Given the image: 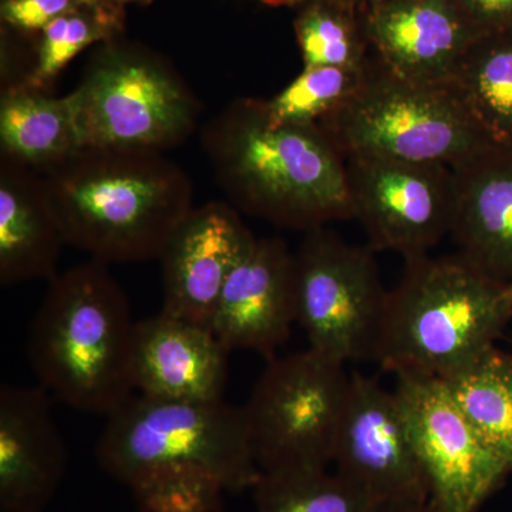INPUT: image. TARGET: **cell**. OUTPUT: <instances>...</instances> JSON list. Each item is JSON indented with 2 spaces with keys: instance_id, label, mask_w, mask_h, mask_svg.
<instances>
[{
  "instance_id": "obj_1",
  "label": "cell",
  "mask_w": 512,
  "mask_h": 512,
  "mask_svg": "<svg viewBox=\"0 0 512 512\" xmlns=\"http://www.w3.org/2000/svg\"><path fill=\"white\" fill-rule=\"evenodd\" d=\"M202 144L239 211L305 232L355 218L346 157L316 124L278 123L247 97L208 123Z\"/></svg>"
},
{
  "instance_id": "obj_6",
  "label": "cell",
  "mask_w": 512,
  "mask_h": 512,
  "mask_svg": "<svg viewBox=\"0 0 512 512\" xmlns=\"http://www.w3.org/2000/svg\"><path fill=\"white\" fill-rule=\"evenodd\" d=\"M100 467L127 484L138 471L191 464L215 474L228 493L258 483L242 407L225 402H181L133 394L107 416L96 446Z\"/></svg>"
},
{
  "instance_id": "obj_22",
  "label": "cell",
  "mask_w": 512,
  "mask_h": 512,
  "mask_svg": "<svg viewBox=\"0 0 512 512\" xmlns=\"http://www.w3.org/2000/svg\"><path fill=\"white\" fill-rule=\"evenodd\" d=\"M481 439L512 461V360L495 346L444 380Z\"/></svg>"
},
{
  "instance_id": "obj_17",
  "label": "cell",
  "mask_w": 512,
  "mask_h": 512,
  "mask_svg": "<svg viewBox=\"0 0 512 512\" xmlns=\"http://www.w3.org/2000/svg\"><path fill=\"white\" fill-rule=\"evenodd\" d=\"M229 353L208 326L158 312L136 325L134 389L181 402L224 400Z\"/></svg>"
},
{
  "instance_id": "obj_13",
  "label": "cell",
  "mask_w": 512,
  "mask_h": 512,
  "mask_svg": "<svg viewBox=\"0 0 512 512\" xmlns=\"http://www.w3.org/2000/svg\"><path fill=\"white\" fill-rule=\"evenodd\" d=\"M256 237L225 202L192 208L160 255L164 302L161 311L211 328L228 276Z\"/></svg>"
},
{
  "instance_id": "obj_5",
  "label": "cell",
  "mask_w": 512,
  "mask_h": 512,
  "mask_svg": "<svg viewBox=\"0 0 512 512\" xmlns=\"http://www.w3.org/2000/svg\"><path fill=\"white\" fill-rule=\"evenodd\" d=\"M343 156H376L456 168L494 148L450 84L409 82L369 62L352 99L318 124Z\"/></svg>"
},
{
  "instance_id": "obj_24",
  "label": "cell",
  "mask_w": 512,
  "mask_h": 512,
  "mask_svg": "<svg viewBox=\"0 0 512 512\" xmlns=\"http://www.w3.org/2000/svg\"><path fill=\"white\" fill-rule=\"evenodd\" d=\"M138 512H224L228 493L220 478L191 464L138 471L127 483Z\"/></svg>"
},
{
  "instance_id": "obj_4",
  "label": "cell",
  "mask_w": 512,
  "mask_h": 512,
  "mask_svg": "<svg viewBox=\"0 0 512 512\" xmlns=\"http://www.w3.org/2000/svg\"><path fill=\"white\" fill-rule=\"evenodd\" d=\"M512 319V285L461 254L406 259L387 293L373 359L387 372L448 380L493 348Z\"/></svg>"
},
{
  "instance_id": "obj_7",
  "label": "cell",
  "mask_w": 512,
  "mask_h": 512,
  "mask_svg": "<svg viewBox=\"0 0 512 512\" xmlns=\"http://www.w3.org/2000/svg\"><path fill=\"white\" fill-rule=\"evenodd\" d=\"M83 148L170 150L197 128L200 103L167 64L109 47L72 92Z\"/></svg>"
},
{
  "instance_id": "obj_14",
  "label": "cell",
  "mask_w": 512,
  "mask_h": 512,
  "mask_svg": "<svg viewBox=\"0 0 512 512\" xmlns=\"http://www.w3.org/2000/svg\"><path fill=\"white\" fill-rule=\"evenodd\" d=\"M296 313L295 254L281 238H256L222 289L211 330L232 350L275 357Z\"/></svg>"
},
{
  "instance_id": "obj_19",
  "label": "cell",
  "mask_w": 512,
  "mask_h": 512,
  "mask_svg": "<svg viewBox=\"0 0 512 512\" xmlns=\"http://www.w3.org/2000/svg\"><path fill=\"white\" fill-rule=\"evenodd\" d=\"M66 244L42 174L0 158V285L3 288L57 275Z\"/></svg>"
},
{
  "instance_id": "obj_31",
  "label": "cell",
  "mask_w": 512,
  "mask_h": 512,
  "mask_svg": "<svg viewBox=\"0 0 512 512\" xmlns=\"http://www.w3.org/2000/svg\"><path fill=\"white\" fill-rule=\"evenodd\" d=\"M266 5L271 6H295L301 3L311 2V0H264Z\"/></svg>"
},
{
  "instance_id": "obj_28",
  "label": "cell",
  "mask_w": 512,
  "mask_h": 512,
  "mask_svg": "<svg viewBox=\"0 0 512 512\" xmlns=\"http://www.w3.org/2000/svg\"><path fill=\"white\" fill-rule=\"evenodd\" d=\"M79 6L83 5L77 0H5L2 16L15 28L45 30L53 20L76 12Z\"/></svg>"
},
{
  "instance_id": "obj_21",
  "label": "cell",
  "mask_w": 512,
  "mask_h": 512,
  "mask_svg": "<svg viewBox=\"0 0 512 512\" xmlns=\"http://www.w3.org/2000/svg\"><path fill=\"white\" fill-rule=\"evenodd\" d=\"M448 84L494 147H512V32L478 37Z\"/></svg>"
},
{
  "instance_id": "obj_12",
  "label": "cell",
  "mask_w": 512,
  "mask_h": 512,
  "mask_svg": "<svg viewBox=\"0 0 512 512\" xmlns=\"http://www.w3.org/2000/svg\"><path fill=\"white\" fill-rule=\"evenodd\" d=\"M333 464L376 504L430 501L399 399L373 377L350 375Z\"/></svg>"
},
{
  "instance_id": "obj_20",
  "label": "cell",
  "mask_w": 512,
  "mask_h": 512,
  "mask_svg": "<svg viewBox=\"0 0 512 512\" xmlns=\"http://www.w3.org/2000/svg\"><path fill=\"white\" fill-rule=\"evenodd\" d=\"M2 156L46 174L82 150L72 93L47 96L15 87L0 101Z\"/></svg>"
},
{
  "instance_id": "obj_9",
  "label": "cell",
  "mask_w": 512,
  "mask_h": 512,
  "mask_svg": "<svg viewBox=\"0 0 512 512\" xmlns=\"http://www.w3.org/2000/svg\"><path fill=\"white\" fill-rule=\"evenodd\" d=\"M296 313L309 348L340 363L373 359L386 306L375 251L325 227L306 232L295 254Z\"/></svg>"
},
{
  "instance_id": "obj_23",
  "label": "cell",
  "mask_w": 512,
  "mask_h": 512,
  "mask_svg": "<svg viewBox=\"0 0 512 512\" xmlns=\"http://www.w3.org/2000/svg\"><path fill=\"white\" fill-rule=\"evenodd\" d=\"M252 493L255 512H372L377 505L328 468L262 473Z\"/></svg>"
},
{
  "instance_id": "obj_10",
  "label": "cell",
  "mask_w": 512,
  "mask_h": 512,
  "mask_svg": "<svg viewBox=\"0 0 512 512\" xmlns=\"http://www.w3.org/2000/svg\"><path fill=\"white\" fill-rule=\"evenodd\" d=\"M394 393L439 512H477L512 471L436 377L399 373Z\"/></svg>"
},
{
  "instance_id": "obj_29",
  "label": "cell",
  "mask_w": 512,
  "mask_h": 512,
  "mask_svg": "<svg viewBox=\"0 0 512 512\" xmlns=\"http://www.w3.org/2000/svg\"><path fill=\"white\" fill-rule=\"evenodd\" d=\"M460 6L483 35L512 32V0H460Z\"/></svg>"
},
{
  "instance_id": "obj_15",
  "label": "cell",
  "mask_w": 512,
  "mask_h": 512,
  "mask_svg": "<svg viewBox=\"0 0 512 512\" xmlns=\"http://www.w3.org/2000/svg\"><path fill=\"white\" fill-rule=\"evenodd\" d=\"M69 466L45 387H0V512H43Z\"/></svg>"
},
{
  "instance_id": "obj_2",
  "label": "cell",
  "mask_w": 512,
  "mask_h": 512,
  "mask_svg": "<svg viewBox=\"0 0 512 512\" xmlns=\"http://www.w3.org/2000/svg\"><path fill=\"white\" fill-rule=\"evenodd\" d=\"M43 178L66 244L106 265L160 258L194 208L190 177L160 151L82 148Z\"/></svg>"
},
{
  "instance_id": "obj_27",
  "label": "cell",
  "mask_w": 512,
  "mask_h": 512,
  "mask_svg": "<svg viewBox=\"0 0 512 512\" xmlns=\"http://www.w3.org/2000/svg\"><path fill=\"white\" fill-rule=\"evenodd\" d=\"M303 63L356 69L366 66L355 26L338 10L313 5L296 23Z\"/></svg>"
},
{
  "instance_id": "obj_30",
  "label": "cell",
  "mask_w": 512,
  "mask_h": 512,
  "mask_svg": "<svg viewBox=\"0 0 512 512\" xmlns=\"http://www.w3.org/2000/svg\"><path fill=\"white\" fill-rule=\"evenodd\" d=\"M372 512H439L430 501L427 503H384L377 504Z\"/></svg>"
},
{
  "instance_id": "obj_18",
  "label": "cell",
  "mask_w": 512,
  "mask_h": 512,
  "mask_svg": "<svg viewBox=\"0 0 512 512\" xmlns=\"http://www.w3.org/2000/svg\"><path fill=\"white\" fill-rule=\"evenodd\" d=\"M453 171L458 254L512 285V147L491 148Z\"/></svg>"
},
{
  "instance_id": "obj_16",
  "label": "cell",
  "mask_w": 512,
  "mask_h": 512,
  "mask_svg": "<svg viewBox=\"0 0 512 512\" xmlns=\"http://www.w3.org/2000/svg\"><path fill=\"white\" fill-rule=\"evenodd\" d=\"M367 33L380 63L402 79L443 86L483 36L454 0H389L373 9Z\"/></svg>"
},
{
  "instance_id": "obj_3",
  "label": "cell",
  "mask_w": 512,
  "mask_h": 512,
  "mask_svg": "<svg viewBox=\"0 0 512 512\" xmlns=\"http://www.w3.org/2000/svg\"><path fill=\"white\" fill-rule=\"evenodd\" d=\"M136 320L107 265L92 261L49 281L30 325V366L50 396L110 416L133 396Z\"/></svg>"
},
{
  "instance_id": "obj_8",
  "label": "cell",
  "mask_w": 512,
  "mask_h": 512,
  "mask_svg": "<svg viewBox=\"0 0 512 512\" xmlns=\"http://www.w3.org/2000/svg\"><path fill=\"white\" fill-rule=\"evenodd\" d=\"M345 363L309 348L272 357L242 407L262 473L326 470L348 400Z\"/></svg>"
},
{
  "instance_id": "obj_26",
  "label": "cell",
  "mask_w": 512,
  "mask_h": 512,
  "mask_svg": "<svg viewBox=\"0 0 512 512\" xmlns=\"http://www.w3.org/2000/svg\"><path fill=\"white\" fill-rule=\"evenodd\" d=\"M106 10L90 8L86 13L76 10L46 26L37 62L22 87L45 93L74 57L109 35L111 18Z\"/></svg>"
},
{
  "instance_id": "obj_11",
  "label": "cell",
  "mask_w": 512,
  "mask_h": 512,
  "mask_svg": "<svg viewBox=\"0 0 512 512\" xmlns=\"http://www.w3.org/2000/svg\"><path fill=\"white\" fill-rule=\"evenodd\" d=\"M355 218L373 251L429 254L451 234L456 215L453 168L394 158L346 156Z\"/></svg>"
},
{
  "instance_id": "obj_32",
  "label": "cell",
  "mask_w": 512,
  "mask_h": 512,
  "mask_svg": "<svg viewBox=\"0 0 512 512\" xmlns=\"http://www.w3.org/2000/svg\"><path fill=\"white\" fill-rule=\"evenodd\" d=\"M77 2L86 8L107 9V0H77Z\"/></svg>"
},
{
  "instance_id": "obj_25",
  "label": "cell",
  "mask_w": 512,
  "mask_h": 512,
  "mask_svg": "<svg viewBox=\"0 0 512 512\" xmlns=\"http://www.w3.org/2000/svg\"><path fill=\"white\" fill-rule=\"evenodd\" d=\"M367 64L356 69L305 67L274 99L265 100L269 116L278 123L318 126L320 121L352 99L365 80Z\"/></svg>"
}]
</instances>
